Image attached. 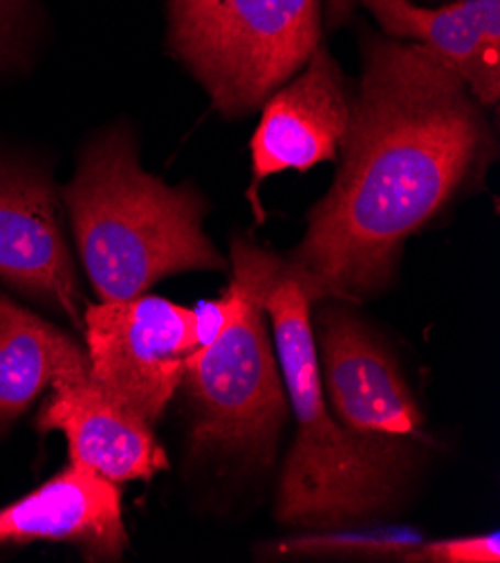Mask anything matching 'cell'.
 Returning <instances> with one entry per match:
<instances>
[{
  "mask_svg": "<svg viewBox=\"0 0 500 563\" xmlns=\"http://www.w3.org/2000/svg\"><path fill=\"white\" fill-rule=\"evenodd\" d=\"M384 36L418 43L452 68L485 106L500 97V0H456L420 8L411 0H357Z\"/></svg>",
  "mask_w": 500,
  "mask_h": 563,
  "instance_id": "cell-12",
  "label": "cell"
},
{
  "mask_svg": "<svg viewBox=\"0 0 500 563\" xmlns=\"http://www.w3.org/2000/svg\"><path fill=\"white\" fill-rule=\"evenodd\" d=\"M323 0H169V47L227 120L258 110L321 43Z\"/></svg>",
  "mask_w": 500,
  "mask_h": 563,
  "instance_id": "cell-5",
  "label": "cell"
},
{
  "mask_svg": "<svg viewBox=\"0 0 500 563\" xmlns=\"http://www.w3.org/2000/svg\"><path fill=\"white\" fill-rule=\"evenodd\" d=\"M36 429L62 431L68 440L70 463H77L113 483L148 481L169 467L166 452L151 424L110 398L92 377L49 388Z\"/></svg>",
  "mask_w": 500,
  "mask_h": 563,
  "instance_id": "cell-11",
  "label": "cell"
},
{
  "mask_svg": "<svg viewBox=\"0 0 500 563\" xmlns=\"http://www.w3.org/2000/svg\"><path fill=\"white\" fill-rule=\"evenodd\" d=\"M23 3L25 0H0V38H3L21 19Z\"/></svg>",
  "mask_w": 500,
  "mask_h": 563,
  "instance_id": "cell-17",
  "label": "cell"
},
{
  "mask_svg": "<svg viewBox=\"0 0 500 563\" xmlns=\"http://www.w3.org/2000/svg\"><path fill=\"white\" fill-rule=\"evenodd\" d=\"M357 5V0H323V23L327 27H340L346 23Z\"/></svg>",
  "mask_w": 500,
  "mask_h": 563,
  "instance_id": "cell-16",
  "label": "cell"
},
{
  "mask_svg": "<svg viewBox=\"0 0 500 563\" xmlns=\"http://www.w3.org/2000/svg\"><path fill=\"white\" fill-rule=\"evenodd\" d=\"M402 561L409 563H498L500 561V537L498 532L458 537L442 541H420Z\"/></svg>",
  "mask_w": 500,
  "mask_h": 563,
  "instance_id": "cell-15",
  "label": "cell"
},
{
  "mask_svg": "<svg viewBox=\"0 0 500 563\" xmlns=\"http://www.w3.org/2000/svg\"><path fill=\"white\" fill-rule=\"evenodd\" d=\"M245 247L252 290L230 325L187 360L180 386L191 411L193 456L256 470L274 461L290 402L263 306L279 254L247 236Z\"/></svg>",
  "mask_w": 500,
  "mask_h": 563,
  "instance_id": "cell-4",
  "label": "cell"
},
{
  "mask_svg": "<svg viewBox=\"0 0 500 563\" xmlns=\"http://www.w3.org/2000/svg\"><path fill=\"white\" fill-rule=\"evenodd\" d=\"M263 306L297 422L276 496V517L288 526L335 528L393 515L409 481L373 461L332 416L319 375L312 303L288 269L286 256H276Z\"/></svg>",
  "mask_w": 500,
  "mask_h": 563,
  "instance_id": "cell-3",
  "label": "cell"
},
{
  "mask_svg": "<svg viewBox=\"0 0 500 563\" xmlns=\"http://www.w3.org/2000/svg\"><path fill=\"white\" fill-rule=\"evenodd\" d=\"M487 108L418 43L364 41L362 81L330 191L286 256L308 301L359 303L391 288L411 236L467 196L496 151Z\"/></svg>",
  "mask_w": 500,
  "mask_h": 563,
  "instance_id": "cell-1",
  "label": "cell"
},
{
  "mask_svg": "<svg viewBox=\"0 0 500 563\" xmlns=\"http://www.w3.org/2000/svg\"><path fill=\"white\" fill-rule=\"evenodd\" d=\"M84 332L92 382L148 424L157 422L196 353L191 308L151 295L99 301L86 308Z\"/></svg>",
  "mask_w": 500,
  "mask_h": 563,
  "instance_id": "cell-7",
  "label": "cell"
},
{
  "mask_svg": "<svg viewBox=\"0 0 500 563\" xmlns=\"http://www.w3.org/2000/svg\"><path fill=\"white\" fill-rule=\"evenodd\" d=\"M62 198L99 301L146 295L182 272L227 269L204 232L207 200L191 185L169 187L146 174L126 129L84 148Z\"/></svg>",
  "mask_w": 500,
  "mask_h": 563,
  "instance_id": "cell-2",
  "label": "cell"
},
{
  "mask_svg": "<svg viewBox=\"0 0 500 563\" xmlns=\"http://www.w3.org/2000/svg\"><path fill=\"white\" fill-rule=\"evenodd\" d=\"M70 543L92 561H118L129 548L122 492L77 463L0 510V545Z\"/></svg>",
  "mask_w": 500,
  "mask_h": 563,
  "instance_id": "cell-10",
  "label": "cell"
},
{
  "mask_svg": "<svg viewBox=\"0 0 500 563\" xmlns=\"http://www.w3.org/2000/svg\"><path fill=\"white\" fill-rule=\"evenodd\" d=\"M353 95L335 56L321 41L299 77L274 90L252 137V187L247 196L258 213V187L265 178L299 172L337 157L351 120Z\"/></svg>",
  "mask_w": 500,
  "mask_h": 563,
  "instance_id": "cell-9",
  "label": "cell"
},
{
  "mask_svg": "<svg viewBox=\"0 0 500 563\" xmlns=\"http://www.w3.org/2000/svg\"><path fill=\"white\" fill-rule=\"evenodd\" d=\"M59 191L38 166L0 155V278L81 319V286L64 234Z\"/></svg>",
  "mask_w": 500,
  "mask_h": 563,
  "instance_id": "cell-8",
  "label": "cell"
},
{
  "mask_svg": "<svg viewBox=\"0 0 500 563\" xmlns=\"http://www.w3.org/2000/svg\"><path fill=\"white\" fill-rule=\"evenodd\" d=\"M90 377L88 353L0 292V433H5L47 388Z\"/></svg>",
  "mask_w": 500,
  "mask_h": 563,
  "instance_id": "cell-13",
  "label": "cell"
},
{
  "mask_svg": "<svg viewBox=\"0 0 500 563\" xmlns=\"http://www.w3.org/2000/svg\"><path fill=\"white\" fill-rule=\"evenodd\" d=\"M312 332L325 402L364 452L411 481L424 454V418L396 353L344 301H316Z\"/></svg>",
  "mask_w": 500,
  "mask_h": 563,
  "instance_id": "cell-6",
  "label": "cell"
},
{
  "mask_svg": "<svg viewBox=\"0 0 500 563\" xmlns=\"http://www.w3.org/2000/svg\"><path fill=\"white\" fill-rule=\"evenodd\" d=\"M422 539L404 530H373V532H319L267 550V556L279 559H355V561H402L404 552Z\"/></svg>",
  "mask_w": 500,
  "mask_h": 563,
  "instance_id": "cell-14",
  "label": "cell"
}]
</instances>
